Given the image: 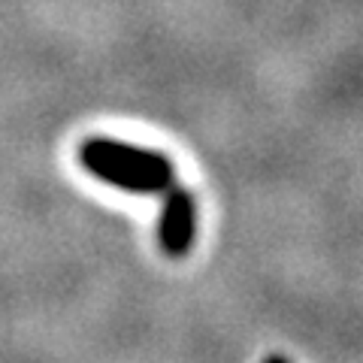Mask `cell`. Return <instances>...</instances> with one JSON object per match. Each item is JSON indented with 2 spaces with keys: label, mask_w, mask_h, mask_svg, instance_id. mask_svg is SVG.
<instances>
[{
  "label": "cell",
  "mask_w": 363,
  "mask_h": 363,
  "mask_svg": "<svg viewBox=\"0 0 363 363\" xmlns=\"http://www.w3.org/2000/svg\"><path fill=\"white\" fill-rule=\"evenodd\" d=\"M79 161L91 176L133 194H164L176 185V167L169 157L109 136H88L79 145Z\"/></svg>",
  "instance_id": "6da1fadb"
},
{
  "label": "cell",
  "mask_w": 363,
  "mask_h": 363,
  "mask_svg": "<svg viewBox=\"0 0 363 363\" xmlns=\"http://www.w3.org/2000/svg\"><path fill=\"white\" fill-rule=\"evenodd\" d=\"M197 236V200L188 188L169 185L157 218V245L167 257H185Z\"/></svg>",
  "instance_id": "7a4b0ae2"
},
{
  "label": "cell",
  "mask_w": 363,
  "mask_h": 363,
  "mask_svg": "<svg viewBox=\"0 0 363 363\" xmlns=\"http://www.w3.org/2000/svg\"><path fill=\"white\" fill-rule=\"evenodd\" d=\"M260 363H291L288 357H281V354H269V357H264Z\"/></svg>",
  "instance_id": "3957f363"
}]
</instances>
